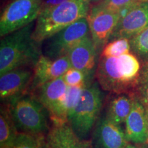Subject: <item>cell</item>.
<instances>
[{"label": "cell", "instance_id": "cell-1", "mask_svg": "<svg viewBox=\"0 0 148 148\" xmlns=\"http://www.w3.org/2000/svg\"><path fill=\"white\" fill-rule=\"evenodd\" d=\"M34 22L1 37L0 42V75L18 68L34 69L42 55L39 42L32 36Z\"/></svg>", "mask_w": 148, "mask_h": 148}, {"label": "cell", "instance_id": "cell-2", "mask_svg": "<svg viewBox=\"0 0 148 148\" xmlns=\"http://www.w3.org/2000/svg\"><path fill=\"white\" fill-rule=\"evenodd\" d=\"M140 64L138 57L128 52L118 57L100 56L95 77L101 89L114 93H123L136 84Z\"/></svg>", "mask_w": 148, "mask_h": 148}, {"label": "cell", "instance_id": "cell-3", "mask_svg": "<svg viewBox=\"0 0 148 148\" xmlns=\"http://www.w3.org/2000/svg\"><path fill=\"white\" fill-rule=\"evenodd\" d=\"M90 9L88 0H67L52 8L42 10L36 18L33 38L41 43L77 20L86 17Z\"/></svg>", "mask_w": 148, "mask_h": 148}, {"label": "cell", "instance_id": "cell-4", "mask_svg": "<svg viewBox=\"0 0 148 148\" xmlns=\"http://www.w3.org/2000/svg\"><path fill=\"white\" fill-rule=\"evenodd\" d=\"M7 103L18 132L46 136L50 129V117L45 107L34 95L26 92Z\"/></svg>", "mask_w": 148, "mask_h": 148}, {"label": "cell", "instance_id": "cell-5", "mask_svg": "<svg viewBox=\"0 0 148 148\" xmlns=\"http://www.w3.org/2000/svg\"><path fill=\"white\" fill-rule=\"evenodd\" d=\"M101 89L97 81L85 86L78 104L68 119L73 132L82 139L88 137L100 114L103 101Z\"/></svg>", "mask_w": 148, "mask_h": 148}, {"label": "cell", "instance_id": "cell-6", "mask_svg": "<svg viewBox=\"0 0 148 148\" xmlns=\"http://www.w3.org/2000/svg\"><path fill=\"white\" fill-rule=\"evenodd\" d=\"M42 0H12L0 17L3 37L34 22L42 10Z\"/></svg>", "mask_w": 148, "mask_h": 148}, {"label": "cell", "instance_id": "cell-7", "mask_svg": "<svg viewBox=\"0 0 148 148\" xmlns=\"http://www.w3.org/2000/svg\"><path fill=\"white\" fill-rule=\"evenodd\" d=\"M89 34L86 17L80 18L45 40L44 55L51 59L66 56L74 46Z\"/></svg>", "mask_w": 148, "mask_h": 148}, {"label": "cell", "instance_id": "cell-8", "mask_svg": "<svg viewBox=\"0 0 148 148\" xmlns=\"http://www.w3.org/2000/svg\"><path fill=\"white\" fill-rule=\"evenodd\" d=\"M120 18L119 12L100 8L96 5L90 6L86 19L90 36L99 54H101L103 47L110 40Z\"/></svg>", "mask_w": 148, "mask_h": 148}, {"label": "cell", "instance_id": "cell-9", "mask_svg": "<svg viewBox=\"0 0 148 148\" xmlns=\"http://www.w3.org/2000/svg\"><path fill=\"white\" fill-rule=\"evenodd\" d=\"M67 87L63 77H60L42 84L33 92L36 91L34 96L47 109L52 123L68 122L64 106Z\"/></svg>", "mask_w": 148, "mask_h": 148}, {"label": "cell", "instance_id": "cell-10", "mask_svg": "<svg viewBox=\"0 0 148 148\" xmlns=\"http://www.w3.org/2000/svg\"><path fill=\"white\" fill-rule=\"evenodd\" d=\"M120 18L110 40L120 38L130 39L148 27V0H143L119 12Z\"/></svg>", "mask_w": 148, "mask_h": 148}, {"label": "cell", "instance_id": "cell-11", "mask_svg": "<svg viewBox=\"0 0 148 148\" xmlns=\"http://www.w3.org/2000/svg\"><path fill=\"white\" fill-rule=\"evenodd\" d=\"M34 69L29 67L15 69L0 75V98L3 103H9L28 92Z\"/></svg>", "mask_w": 148, "mask_h": 148}, {"label": "cell", "instance_id": "cell-12", "mask_svg": "<svg viewBox=\"0 0 148 148\" xmlns=\"http://www.w3.org/2000/svg\"><path fill=\"white\" fill-rule=\"evenodd\" d=\"M99 55L89 34L74 46L66 56L72 68L82 71L90 82H93Z\"/></svg>", "mask_w": 148, "mask_h": 148}, {"label": "cell", "instance_id": "cell-13", "mask_svg": "<svg viewBox=\"0 0 148 148\" xmlns=\"http://www.w3.org/2000/svg\"><path fill=\"white\" fill-rule=\"evenodd\" d=\"M70 68L71 66L67 56L51 59L42 54L34 68V75L28 92L32 93L42 84L62 77Z\"/></svg>", "mask_w": 148, "mask_h": 148}, {"label": "cell", "instance_id": "cell-14", "mask_svg": "<svg viewBox=\"0 0 148 148\" xmlns=\"http://www.w3.org/2000/svg\"><path fill=\"white\" fill-rule=\"evenodd\" d=\"M90 141L92 148H124L129 143L121 125L110 121L105 114L97 120Z\"/></svg>", "mask_w": 148, "mask_h": 148}, {"label": "cell", "instance_id": "cell-15", "mask_svg": "<svg viewBox=\"0 0 148 148\" xmlns=\"http://www.w3.org/2000/svg\"><path fill=\"white\" fill-rule=\"evenodd\" d=\"M124 132L129 143L138 145L148 143L147 110L136 96L133 97L132 109L125 121Z\"/></svg>", "mask_w": 148, "mask_h": 148}, {"label": "cell", "instance_id": "cell-16", "mask_svg": "<svg viewBox=\"0 0 148 148\" xmlns=\"http://www.w3.org/2000/svg\"><path fill=\"white\" fill-rule=\"evenodd\" d=\"M45 138L49 148H92L91 141L78 137L68 122L52 123Z\"/></svg>", "mask_w": 148, "mask_h": 148}, {"label": "cell", "instance_id": "cell-17", "mask_svg": "<svg viewBox=\"0 0 148 148\" xmlns=\"http://www.w3.org/2000/svg\"><path fill=\"white\" fill-rule=\"evenodd\" d=\"M133 97L125 93H118L110 99L105 115L116 124L125 123L132 106Z\"/></svg>", "mask_w": 148, "mask_h": 148}, {"label": "cell", "instance_id": "cell-18", "mask_svg": "<svg viewBox=\"0 0 148 148\" xmlns=\"http://www.w3.org/2000/svg\"><path fill=\"white\" fill-rule=\"evenodd\" d=\"M18 134L8 103H3L0 109V147H11Z\"/></svg>", "mask_w": 148, "mask_h": 148}, {"label": "cell", "instance_id": "cell-19", "mask_svg": "<svg viewBox=\"0 0 148 148\" xmlns=\"http://www.w3.org/2000/svg\"><path fill=\"white\" fill-rule=\"evenodd\" d=\"M131 49L135 55L148 62V27L130 39Z\"/></svg>", "mask_w": 148, "mask_h": 148}, {"label": "cell", "instance_id": "cell-20", "mask_svg": "<svg viewBox=\"0 0 148 148\" xmlns=\"http://www.w3.org/2000/svg\"><path fill=\"white\" fill-rule=\"evenodd\" d=\"M131 49L130 39L116 38L108 42L101 51L100 56L107 57H118L130 52Z\"/></svg>", "mask_w": 148, "mask_h": 148}, {"label": "cell", "instance_id": "cell-21", "mask_svg": "<svg viewBox=\"0 0 148 148\" xmlns=\"http://www.w3.org/2000/svg\"><path fill=\"white\" fill-rule=\"evenodd\" d=\"M87 86V85H86ZM86 86L77 85V86H68L66 90L65 98H64V112L66 118L68 119L71 116L72 112L75 110V107L78 104L82 90Z\"/></svg>", "mask_w": 148, "mask_h": 148}, {"label": "cell", "instance_id": "cell-22", "mask_svg": "<svg viewBox=\"0 0 148 148\" xmlns=\"http://www.w3.org/2000/svg\"><path fill=\"white\" fill-rule=\"evenodd\" d=\"M136 86L137 91L136 97L143 103L146 110H148V62L140 69Z\"/></svg>", "mask_w": 148, "mask_h": 148}, {"label": "cell", "instance_id": "cell-23", "mask_svg": "<svg viewBox=\"0 0 148 148\" xmlns=\"http://www.w3.org/2000/svg\"><path fill=\"white\" fill-rule=\"evenodd\" d=\"M46 136L35 135L18 132L15 141L12 146L13 148H38L42 138Z\"/></svg>", "mask_w": 148, "mask_h": 148}, {"label": "cell", "instance_id": "cell-24", "mask_svg": "<svg viewBox=\"0 0 148 148\" xmlns=\"http://www.w3.org/2000/svg\"><path fill=\"white\" fill-rule=\"evenodd\" d=\"M62 77L68 86H77V85L86 86L92 82H90L82 71L72 67L70 68Z\"/></svg>", "mask_w": 148, "mask_h": 148}, {"label": "cell", "instance_id": "cell-25", "mask_svg": "<svg viewBox=\"0 0 148 148\" xmlns=\"http://www.w3.org/2000/svg\"><path fill=\"white\" fill-rule=\"evenodd\" d=\"M143 0H103L96 5L107 10L119 12L123 9Z\"/></svg>", "mask_w": 148, "mask_h": 148}, {"label": "cell", "instance_id": "cell-26", "mask_svg": "<svg viewBox=\"0 0 148 148\" xmlns=\"http://www.w3.org/2000/svg\"><path fill=\"white\" fill-rule=\"evenodd\" d=\"M66 1L67 0H42V10L52 8Z\"/></svg>", "mask_w": 148, "mask_h": 148}, {"label": "cell", "instance_id": "cell-27", "mask_svg": "<svg viewBox=\"0 0 148 148\" xmlns=\"http://www.w3.org/2000/svg\"><path fill=\"white\" fill-rule=\"evenodd\" d=\"M38 148H49V147H48V145L47 144V142H46L45 136L42 139L41 142H40V145H39V147Z\"/></svg>", "mask_w": 148, "mask_h": 148}, {"label": "cell", "instance_id": "cell-28", "mask_svg": "<svg viewBox=\"0 0 148 148\" xmlns=\"http://www.w3.org/2000/svg\"><path fill=\"white\" fill-rule=\"evenodd\" d=\"M124 148H144L138 145V144H134L132 143H128L125 146Z\"/></svg>", "mask_w": 148, "mask_h": 148}, {"label": "cell", "instance_id": "cell-29", "mask_svg": "<svg viewBox=\"0 0 148 148\" xmlns=\"http://www.w3.org/2000/svg\"><path fill=\"white\" fill-rule=\"evenodd\" d=\"M88 1L90 2V5L91 4L95 5V4H96V3H98L100 2V1H103V0H88Z\"/></svg>", "mask_w": 148, "mask_h": 148}, {"label": "cell", "instance_id": "cell-30", "mask_svg": "<svg viewBox=\"0 0 148 148\" xmlns=\"http://www.w3.org/2000/svg\"><path fill=\"white\" fill-rule=\"evenodd\" d=\"M147 120H148V110H147Z\"/></svg>", "mask_w": 148, "mask_h": 148}, {"label": "cell", "instance_id": "cell-31", "mask_svg": "<svg viewBox=\"0 0 148 148\" xmlns=\"http://www.w3.org/2000/svg\"><path fill=\"white\" fill-rule=\"evenodd\" d=\"M145 145H147V147L148 148V143H147V144H145Z\"/></svg>", "mask_w": 148, "mask_h": 148}, {"label": "cell", "instance_id": "cell-32", "mask_svg": "<svg viewBox=\"0 0 148 148\" xmlns=\"http://www.w3.org/2000/svg\"><path fill=\"white\" fill-rule=\"evenodd\" d=\"M9 148H13L12 147H9Z\"/></svg>", "mask_w": 148, "mask_h": 148}]
</instances>
